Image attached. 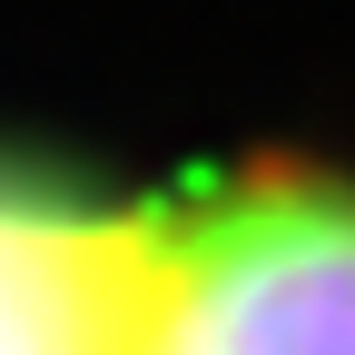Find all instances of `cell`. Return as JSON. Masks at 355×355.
Wrapping results in <instances>:
<instances>
[{"instance_id": "obj_2", "label": "cell", "mask_w": 355, "mask_h": 355, "mask_svg": "<svg viewBox=\"0 0 355 355\" xmlns=\"http://www.w3.org/2000/svg\"><path fill=\"white\" fill-rule=\"evenodd\" d=\"M148 217L0 148V355H139Z\"/></svg>"}, {"instance_id": "obj_1", "label": "cell", "mask_w": 355, "mask_h": 355, "mask_svg": "<svg viewBox=\"0 0 355 355\" xmlns=\"http://www.w3.org/2000/svg\"><path fill=\"white\" fill-rule=\"evenodd\" d=\"M139 355H355V188L237 168L148 207Z\"/></svg>"}]
</instances>
